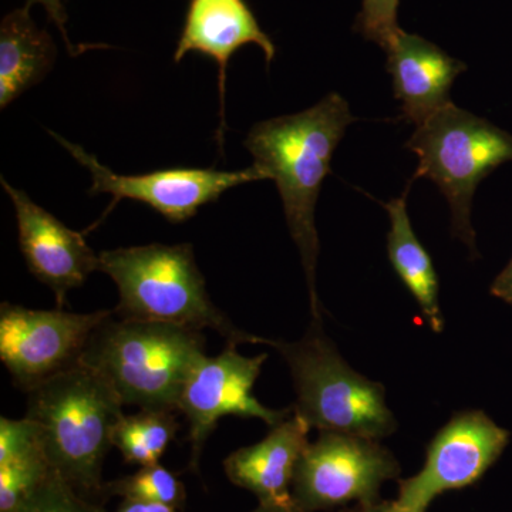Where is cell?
<instances>
[{"instance_id":"6da1fadb","label":"cell","mask_w":512,"mask_h":512,"mask_svg":"<svg viewBox=\"0 0 512 512\" xmlns=\"http://www.w3.org/2000/svg\"><path fill=\"white\" fill-rule=\"evenodd\" d=\"M357 120L348 101L339 93H330L311 109L255 124L244 141L255 167L278 187L289 232L301 254L312 319L316 320L323 319L316 291L320 252L316 202L330 173L333 153L346 128Z\"/></svg>"},{"instance_id":"7a4b0ae2","label":"cell","mask_w":512,"mask_h":512,"mask_svg":"<svg viewBox=\"0 0 512 512\" xmlns=\"http://www.w3.org/2000/svg\"><path fill=\"white\" fill-rule=\"evenodd\" d=\"M28 393L26 417L39 429L53 470L87 500L103 504V463L123 400L92 367L77 363Z\"/></svg>"},{"instance_id":"3957f363","label":"cell","mask_w":512,"mask_h":512,"mask_svg":"<svg viewBox=\"0 0 512 512\" xmlns=\"http://www.w3.org/2000/svg\"><path fill=\"white\" fill-rule=\"evenodd\" d=\"M100 272L119 289L120 319L214 330L227 343H261L212 302L191 244H150L99 254Z\"/></svg>"},{"instance_id":"277c9868","label":"cell","mask_w":512,"mask_h":512,"mask_svg":"<svg viewBox=\"0 0 512 512\" xmlns=\"http://www.w3.org/2000/svg\"><path fill=\"white\" fill-rule=\"evenodd\" d=\"M205 355L202 330L113 313L94 330L80 362L103 376L124 406L178 412L185 383Z\"/></svg>"},{"instance_id":"5b68a950","label":"cell","mask_w":512,"mask_h":512,"mask_svg":"<svg viewBox=\"0 0 512 512\" xmlns=\"http://www.w3.org/2000/svg\"><path fill=\"white\" fill-rule=\"evenodd\" d=\"M278 350L291 370L295 412L311 429L380 440L397 429L382 383L355 372L323 330V320L298 342L261 339Z\"/></svg>"},{"instance_id":"8992f818","label":"cell","mask_w":512,"mask_h":512,"mask_svg":"<svg viewBox=\"0 0 512 512\" xmlns=\"http://www.w3.org/2000/svg\"><path fill=\"white\" fill-rule=\"evenodd\" d=\"M419 158L414 178H429L451 210V235L477 258L471 205L478 184L512 161V134L470 111L448 104L416 128L406 143Z\"/></svg>"},{"instance_id":"52a82bcc","label":"cell","mask_w":512,"mask_h":512,"mask_svg":"<svg viewBox=\"0 0 512 512\" xmlns=\"http://www.w3.org/2000/svg\"><path fill=\"white\" fill-rule=\"evenodd\" d=\"M400 476L396 457L379 440L320 431L299 458L292 483L298 512L376 503L380 487Z\"/></svg>"},{"instance_id":"ba28073f","label":"cell","mask_w":512,"mask_h":512,"mask_svg":"<svg viewBox=\"0 0 512 512\" xmlns=\"http://www.w3.org/2000/svg\"><path fill=\"white\" fill-rule=\"evenodd\" d=\"M53 138L72 154L77 163L92 174L89 194H110V208L106 218L120 201L143 202L165 220L180 224L191 220L204 205L220 200L225 191L252 181L268 180L261 170L252 165L247 170L220 171L215 168H167L140 175H121L100 163L79 144L50 131Z\"/></svg>"},{"instance_id":"9c48e42d","label":"cell","mask_w":512,"mask_h":512,"mask_svg":"<svg viewBox=\"0 0 512 512\" xmlns=\"http://www.w3.org/2000/svg\"><path fill=\"white\" fill-rule=\"evenodd\" d=\"M114 311L92 313L0 306V359L19 389L29 392L80 362L87 342Z\"/></svg>"},{"instance_id":"30bf717a","label":"cell","mask_w":512,"mask_h":512,"mask_svg":"<svg viewBox=\"0 0 512 512\" xmlns=\"http://www.w3.org/2000/svg\"><path fill=\"white\" fill-rule=\"evenodd\" d=\"M268 357L241 355L238 345L227 343L220 355H205L192 369L178 402V413L188 423L191 471L198 473L202 451L222 417H254L275 427L291 416L293 406L269 409L252 393Z\"/></svg>"},{"instance_id":"8fae6325","label":"cell","mask_w":512,"mask_h":512,"mask_svg":"<svg viewBox=\"0 0 512 512\" xmlns=\"http://www.w3.org/2000/svg\"><path fill=\"white\" fill-rule=\"evenodd\" d=\"M510 437L481 410L454 414L431 440L420 473L400 481L396 504L407 512H426L439 495L477 483Z\"/></svg>"},{"instance_id":"7c38bea8","label":"cell","mask_w":512,"mask_h":512,"mask_svg":"<svg viewBox=\"0 0 512 512\" xmlns=\"http://www.w3.org/2000/svg\"><path fill=\"white\" fill-rule=\"evenodd\" d=\"M0 183L15 207L19 247L30 274L53 292L57 308L63 309L67 293L86 284L87 278L99 271V254L87 244L86 232L64 225L5 177Z\"/></svg>"},{"instance_id":"4fadbf2b","label":"cell","mask_w":512,"mask_h":512,"mask_svg":"<svg viewBox=\"0 0 512 512\" xmlns=\"http://www.w3.org/2000/svg\"><path fill=\"white\" fill-rule=\"evenodd\" d=\"M247 45L261 47L266 64H271L276 47L266 35L254 12L245 0H190L183 32L174 53V62L180 63L188 53L197 52L210 57L218 66L221 124L218 143L224 146L225 82L229 59Z\"/></svg>"},{"instance_id":"5bb4252c","label":"cell","mask_w":512,"mask_h":512,"mask_svg":"<svg viewBox=\"0 0 512 512\" xmlns=\"http://www.w3.org/2000/svg\"><path fill=\"white\" fill-rule=\"evenodd\" d=\"M384 52L394 97L402 103L403 119L419 127L450 99L451 87L467 66L419 35L400 30Z\"/></svg>"},{"instance_id":"9a60e30c","label":"cell","mask_w":512,"mask_h":512,"mask_svg":"<svg viewBox=\"0 0 512 512\" xmlns=\"http://www.w3.org/2000/svg\"><path fill=\"white\" fill-rule=\"evenodd\" d=\"M309 430L308 423L293 409L288 419L271 427L264 440L239 448L225 458L229 481L251 491L259 504L295 510L293 477L299 458L308 447Z\"/></svg>"},{"instance_id":"2e32d148","label":"cell","mask_w":512,"mask_h":512,"mask_svg":"<svg viewBox=\"0 0 512 512\" xmlns=\"http://www.w3.org/2000/svg\"><path fill=\"white\" fill-rule=\"evenodd\" d=\"M55 42L37 28L30 9H16L0 25V109L32 89L53 69Z\"/></svg>"},{"instance_id":"e0dca14e","label":"cell","mask_w":512,"mask_h":512,"mask_svg":"<svg viewBox=\"0 0 512 512\" xmlns=\"http://www.w3.org/2000/svg\"><path fill=\"white\" fill-rule=\"evenodd\" d=\"M409 188L410 185L402 197L384 204L382 202L390 218L387 254L394 272L416 299L427 325L434 333H441L444 329V318L439 302V278L430 255L414 234L407 212Z\"/></svg>"},{"instance_id":"ac0fdd59","label":"cell","mask_w":512,"mask_h":512,"mask_svg":"<svg viewBox=\"0 0 512 512\" xmlns=\"http://www.w3.org/2000/svg\"><path fill=\"white\" fill-rule=\"evenodd\" d=\"M174 410L140 409L121 417L113 431V447L127 463L140 467L160 463L180 429Z\"/></svg>"},{"instance_id":"d6986e66","label":"cell","mask_w":512,"mask_h":512,"mask_svg":"<svg viewBox=\"0 0 512 512\" xmlns=\"http://www.w3.org/2000/svg\"><path fill=\"white\" fill-rule=\"evenodd\" d=\"M107 497L119 495L123 500L163 504L181 508L187 498L184 484L160 463L141 467L131 476L104 485Z\"/></svg>"},{"instance_id":"ffe728a7","label":"cell","mask_w":512,"mask_h":512,"mask_svg":"<svg viewBox=\"0 0 512 512\" xmlns=\"http://www.w3.org/2000/svg\"><path fill=\"white\" fill-rule=\"evenodd\" d=\"M52 471L45 447L0 461V512L18 511Z\"/></svg>"},{"instance_id":"44dd1931","label":"cell","mask_w":512,"mask_h":512,"mask_svg":"<svg viewBox=\"0 0 512 512\" xmlns=\"http://www.w3.org/2000/svg\"><path fill=\"white\" fill-rule=\"evenodd\" d=\"M16 512H104L103 504L87 500L55 470Z\"/></svg>"},{"instance_id":"7402d4cb","label":"cell","mask_w":512,"mask_h":512,"mask_svg":"<svg viewBox=\"0 0 512 512\" xmlns=\"http://www.w3.org/2000/svg\"><path fill=\"white\" fill-rule=\"evenodd\" d=\"M400 0H362L355 30L369 42L386 50L400 32L397 10Z\"/></svg>"},{"instance_id":"603a6c76","label":"cell","mask_w":512,"mask_h":512,"mask_svg":"<svg viewBox=\"0 0 512 512\" xmlns=\"http://www.w3.org/2000/svg\"><path fill=\"white\" fill-rule=\"evenodd\" d=\"M35 3H40V5H43V8L46 9L49 20H52V22L57 26V29L60 30V33H62L70 55L76 56L77 53L89 49L87 46H74L73 43L70 42L66 30L67 15L66 8H64V0H28V2H26V8L30 9V6L35 5Z\"/></svg>"},{"instance_id":"cb8c5ba5","label":"cell","mask_w":512,"mask_h":512,"mask_svg":"<svg viewBox=\"0 0 512 512\" xmlns=\"http://www.w3.org/2000/svg\"><path fill=\"white\" fill-rule=\"evenodd\" d=\"M490 291L495 298L503 299L512 306V258L501 274L494 279Z\"/></svg>"},{"instance_id":"d4e9b609","label":"cell","mask_w":512,"mask_h":512,"mask_svg":"<svg viewBox=\"0 0 512 512\" xmlns=\"http://www.w3.org/2000/svg\"><path fill=\"white\" fill-rule=\"evenodd\" d=\"M116 512H178L177 508L163 504L138 503V501L123 500Z\"/></svg>"},{"instance_id":"484cf974","label":"cell","mask_w":512,"mask_h":512,"mask_svg":"<svg viewBox=\"0 0 512 512\" xmlns=\"http://www.w3.org/2000/svg\"><path fill=\"white\" fill-rule=\"evenodd\" d=\"M349 512H407L399 505L394 503H372V504H357L356 508Z\"/></svg>"},{"instance_id":"4316f807","label":"cell","mask_w":512,"mask_h":512,"mask_svg":"<svg viewBox=\"0 0 512 512\" xmlns=\"http://www.w3.org/2000/svg\"><path fill=\"white\" fill-rule=\"evenodd\" d=\"M251 512H298L296 510H288V508L272 507V505L259 504L256 510Z\"/></svg>"}]
</instances>
